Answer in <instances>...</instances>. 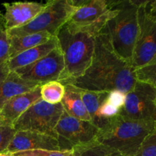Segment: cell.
<instances>
[{
  "mask_svg": "<svg viewBox=\"0 0 156 156\" xmlns=\"http://www.w3.org/2000/svg\"><path fill=\"white\" fill-rule=\"evenodd\" d=\"M137 82L136 69L114 51L107 34L101 30L95 37L91 63L82 76L62 81L81 90L92 91H120L127 94Z\"/></svg>",
  "mask_w": 156,
  "mask_h": 156,
  "instance_id": "6da1fadb",
  "label": "cell"
},
{
  "mask_svg": "<svg viewBox=\"0 0 156 156\" xmlns=\"http://www.w3.org/2000/svg\"><path fill=\"white\" fill-rule=\"evenodd\" d=\"M113 13L103 30L114 51L131 62L139 34L138 9L132 0L109 1Z\"/></svg>",
  "mask_w": 156,
  "mask_h": 156,
  "instance_id": "7a4b0ae2",
  "label": "cell"
},
{
  "mask_svg": "<svg viewBox=\"0 0 156 156\" xmlns=\"http://www.w3.org/2000/svg\"><path fill=\"white\" fill-rule=\"evenodd\" d=\"M155 123L130 120L117 114L105 127L99 129L96 140L117 155L136 156Z\"/></svg>",
  "mask_w": 156,
  "mask_h": 156,
  "instance_id": "3957f363",
  "label": "cell"
},
{
  "mask_svg": "<svg viewBox=\"0 0 156 156\" xmlns=\"http://www.w3.org/2000/svg\"><path fill=\"white\" fill-rule=\"evenodd\" d=\"M56 37L65 63L62 81L82 76L92 61L95 36L84 32L73 33L64 25Z\"/></svg>",
  "mask_w": 156,
  "mask_h": 156,
  "instance_id": "277c9868",
  "label": "cell"
},
{
  "mask_svg": "<svg viewBox=\"0 0 156 156\" xmlns=\"http://www.w3.org/2000/svg\"><path fill=\"white\" fill-rule=\"evenodd\" d=\"M74 10L65 24L73 33L84 32L97 36L112 15V8L106 0L73 1Z\"/></svg>",
  "mask_w": 156,
  "mask_h": 156,
  "instance_id": "5b68a950",
  "label": "cell"
},
{
  "mask_svg": "<svg viewBox=\"0 0 156 156\" xmlns=\"http://www.w3.org/2000/svg\"><path fill=\"white\" fill-rule=\"evenodd\" d=\"M73 0H51L45 4L44 10L25 26L8 30L9 37L22 36L30 34L47 32L56 37L67 23L73 10Z\"/></svg>",
  "mask_w": 156,
  "mask_h": 156,
  "instance_id": "8992f818",
  "label": "cell"
},
{
  "mask_svg": "<svg viewBox=\"0 0 156 156\" xmlns=\"http://www.w3.org/2000/svg\"><path fill=\"white\" fill-rule=\"evenodd\" d=\"M63 111L61 103L51 105L41 99L31 105L12 126L15 131H34L56 139L55 128Z\"/></svg>",
  "mask_w": 156,
  "mask_h": 156,
  "instance_id": "52a82bcc",
  "label": "cell"
},
{
  "mask_svg": "<svg viewBox=\"0 0 156 156\" xmlns=\"http://www.w3.org/2000/svg\"><path fill=\"white\" fill-rule=\"evenodd\" d=\"M118 114L130 120L156 122V88L137 80L133 88L126 94Z\"/></svg>",
  "mask_w": 156,
  "mask_h": 156,
  "instance_id": "ba28073f",
  "label": "cell"
},
{
  "mask_svg": "<svg viewBox=\"0 0 156 156\" xmlns=\"http://www.w3.org/2000/svg\"><path fill=\"white\" fill-rule=\"evenodd\" d=\"M55 132L59 151L72 152L77 146L96 140L99 129L91 122L75 118L63 111Z\"/></svg>",
  "mask_w": 156,
  "mask_h": 156,
  "instance_id": "9c48e42d",
  "label": "cell"
},
{
  "mask_svg": "<svg viewBox=\"0 0 156 156\" xmlns=\"http://www.w3.org/2000/svg\"><path fill=\"white\" fill-rule=\"evenodd\" d=\"M65 63L62 51L58 46L47 56L37 62L14 72L21 79L44 85L53 81L63 80Z\"/></svg>",
  "mask_w": 156,
  "mask_h": 156,
  "instance_id": "30bf717a",
  "label": "cell"
},
{
  "mask_svg": "<svg viewBox=\"0 0 156 156\" xmlns=\"http://www.w3.org/2000/svg\"><path fill=\"white\" fill-rule=\"evenodd\" d=\"M144 5L138 9L139 34L131 60L136 70L147 64L156 53V21L146 13Z\"/></svg>",
  "mask_w": 156,
  "mask_h": 156,
  "instance_id": "8fae6325",
  "label": "cell"
},
{
  "mask_svg": "<svg viewBox=\"0 0 156 156\" xmlns=\"http://www.w3.org/2000/svg\"><path fill=\"white\" fill-rule=\"evenodd\" d=\"M59 151L58 141L55 137L34 131H16L6 152H16L30 150Z\"/></svg>",
  "mask_w": 156,
  "mask_h": 156,
  "instance_id": "7c38bea8",
  "label": "cell"
},
{
  "mask_svg": "<svg viewBox=\"0 0 156 156\" xmlns=\"http://www.w3.org/2000/svg\"><path fill=\"white\" fill-rule=\"evenodd\" d=\"M8 30L25 26L37 16L45 8V4L35 2H15L2 3Z\"/></svg>",
  "mask_w": 156,
  "mask_h": 156,
  "instance_id": "4fadbf2b",
  "label": "cell"
},
{
  "mask_svg": "<svg viewBox=\"0 0 156 156\" xmlns=\"http://www.w3.org/2000/svg\"><path fill=\"white\" fill-rule=\"evenodd\" d=\"M41 85L34 89L15 96L5 104L0 111V117L5 124L13 126L15 122L35 102L41 100Z\"/></svg>",
  "mask_w": 156,
  "mask_h": 156,
  "instance_id": "5bb4252c",
  "label": "cell"
},
{
  "mask_svg": "<svg viewBox=\"0 0 156 156\" xmlns=\"http://www.w3.org/2000/svg\"><path fill=\"white\" fill-rule=\"evenodd\" d=\"M59 46L57 38L53 37L49 41L41 45L30 48L21 52L8 60V66L10 72L15 71L19 68L25 67L37 62L41 58L47 56L50 52Z\"/></svg>",
  "mask_w": 156,
  "mask_h": 156,
  "instance_id": "9a60e30c",
  "label": "cell"
},
{
  "mask_svg": "<svg viewBox=\"0 0 156 156\" xmlns=\"http://www.w3.org/2000/svg\"><path fill=\"white\" fill-rule=\"evenodd\" d=\"M41 85L21 79L15 72L9 73L0 83V111L5 104L15 96L28 92Z\"/></svg>",
  "mask_w": 156,
  "mask_h": 156,
  "instance_id": "2e32d148",
  "label": "cell"
},
{
  "mask_svg": "<svg viewBox=\"0 0 156 156\" xmlns=\"http://www.w3.org/2000/svg\"><path fill=\"white\" fill-rule=\"evenodd\" d=\"M64 85L65 94L61 101L64 111L76 119L91 122V117L81 97V89L69 84Z\"/></svg>",
  "mask_w": 156,
  "mask_h": 156,
  "instance_id": "e0dca14e",
  "label": "cell"
},
{
  "mask_svg": "<svg viewBox=\"0 0 156 156\" xmlns=\"http://www.w3.org/2000/svg\"><path fill=\"white\" fill-rule=\"evenodd\" d=\"M52 37H53L47 32H39V33L30 34L22 35V36L9 37V41H10L9 56L10 58H12L21 53V52L45 44Z\"/></svg>",
  "mask_w": 156,
  "mask_h": 156,
  "instance_id": "ac0fdd59",
  "label": "cell"
},
{
  "mask_svg": "<svg viewBox=\"0 0 156 156\" xmlns=\"http://www.w3.org/2000/svg\"><path fill=\"white\" fill-rule=\"evenodd\" d=\"M108 92L81 90V97L91 117V123L95 124L99 111L103 102L106 100Z\"/></svg>",
  "mask_w": 156,
  "mask_h": 156,
  "instance_id": "d6986e66",
  "label": "cell"
},
{
  "mask_svg": "<svg viewBox=\"0 0 156 156\" xmlns=\"http://www.w3.org/2000/svg\"><path fill=\"white\" fill-rule=\"evenodd\" d=\"M65 94V85L59 81H53L41 85V99L51 105L60 104Z\"/></svg>",
  "mask_w": 156,
  "mask_h": 156,
  "instance_id": "ffe728a7",
  "label": "cell"
},
{
  "mask_svg": "<svg viewBox=\"0 0 156 156\" xmlns=\"http://www.w3.org/2000/svg\"><path fill=\"white\" fill-rule=\"evenodd\" d=\"M72 152L75 156H120L96 140L74 148Z\"/></svg>",
  "mask_w": 156,
  "mask_h": 156,
  "instance_id": "44dd1931",
  "label": "cell"
},
{
  "mask_svg": "<svg viewBox=\"0 0 156 156\" xmlns=\"http://www.w3.org/2000/svg\"><path fill=\"white\" fill-rule=\"evenodd\" d=\"M10 41L4 15L0 12V65L9 59Z\"/></svg>",
  "mask_w": 156,
  "mask_h": 156,
  "instance_id": "7402d4cb",
  "label": "cell"
},
{
  "mask_svg": "<svg viewBox=\"0 0 156 156\" xmlns=\"http://www.w3.org/2000/svg\"><path fill=\"white\" fill-rule=\"evenodd\" d=\"M136 73L137 80L150 84L156 88V53L147 64L136 70Z\"/></svg>",
  "mask_w": 156,
  "mask_h": 156,
  "instance_id": "603a6c76",
  "label": "cell"
},
{
  "mask_svg": "<svg viewBox=\"0 0 156 156\" xmlns=\"http://www.w3.org/2000/svg\"><path fill=\"white\" fill-rule=\"evenodd\" d=\"M136 156H156V122L152 130L145 138Z\"/></svg>",
  "mask_w": 156,
  "mask_h": 156,
  "instance_id": "cb8c5ba5",
  "label": "cell"
},
{
  "mask_svg": "<svg viewBox=\"0 0 156 156\" xmlns=\"http://www.w3.org/2000/svg\"><path fill=\"white\" fill-rule=\"evenodd\" d=\"M16 131L11 125L0 126V154L5 153Z\"/></svg>",
  "mask_w": 156,
  "mask_h": 156,
  "instance_id": "d4e9b609",
  "label": "cell"
},
{
  "mask_svg": "<svg viewBox=\"0 0 156 156\" xmlns=\"http://www.w3.org/2000/svg\"><path fill=\"white\" fill-rule=\"evenodd\" d=\"M12 155L14 156H75L72 152L41 150V149L19 152Z\"/></svg>",
  "mask_w": 156,
  "mask_h": 156,
  "instance_id": "484cf974",
  "label": "cell"
},
{
  "mask_svg": "<svg viewBox=\"0 0 156 156\" xmlns=\"http://www.w3.org/2000/svg\"><path fill=\"white\" fill-rule=\"evenodd\" d=\"M125 98H126L125 93L115 90L108 92L106 100L108 103L120 110V108L124 105Z\"/></svg>",
  "mask_w": 156,
  "mask_h": 156,
  "instance_id": "4316f807",
  "label": "cell"
},
{
  "mask_svg": "<svg viewBox=\"0 0 156 156\" xmlns=\"http://www.w3.org/2000/svg\"><path fill=\"white\" fill-rule=\"evenodd\" d=\"M144 9L146 13L152 18H156V0L149 1L144 5Z\"/></svg>",
  "mask_w": 156,
  "mask_h": 156,
  "instance_id": "83f0119b",
  "label": "cell"
},
{
  "mask_svg": "<svg viewBox=\"0 0 156 156\" xmlns=\"http://www.w3.org/2000/svg\"><path fill=\"white\" fill-rule=\"evenodd\" d=\"M9 73H10V70H9V66H8V61L0 65V83L6 79Z\"/></svg>",
  "mask_w": 156,
  "mask_h": 156,
  "instance_id": "f1b7e54d",
  "label": "cell"
},
{
  "mask_svg": "<svg viewBox=\"0 0 156 156\" xmlns=\"http://www.w3.org/2000/svg\"><path fill=\"white\" fill-rule=\"evenodd\" d=\"M0 156H14L12 154L8 153V152H5V153H2L0 154Z\"/></svg>",
  "mask_w": 156,
  "mask_h": 156,
  "instance_id": "f546056e",
  "label": "cell"
},
{
  "mask_svg": "<svg viewBox=\"0 0 156 156\" xmlns=\"http://www.w3.org/2000/svg\"><path fill=\"white\" fill-rule=\"evenodd\" d=\"M5 123L4 122V120H2V118L1 117H0V126H2V125H5Z\"/></svg>",
  "mask_w": 156,
  "mask_h": 156,
  "instance_id": "4dcf8cb0",
  "label": "cell"
},
{
  "mask_svg": "<svg viewBox=\"0 0 156 156\" xmlns=\"http://www.w3.org/2000/svg\"><path fill=\"white\" fill-rule=\"evenodd\" d=\"M154 19H155V21H156V18H154Z\"/></svg>",
  "mask_w": 156,
  "mask_h": 156,
  "instance_id": "1f68e13d",
  "label": "cell"
}]
</instances>
